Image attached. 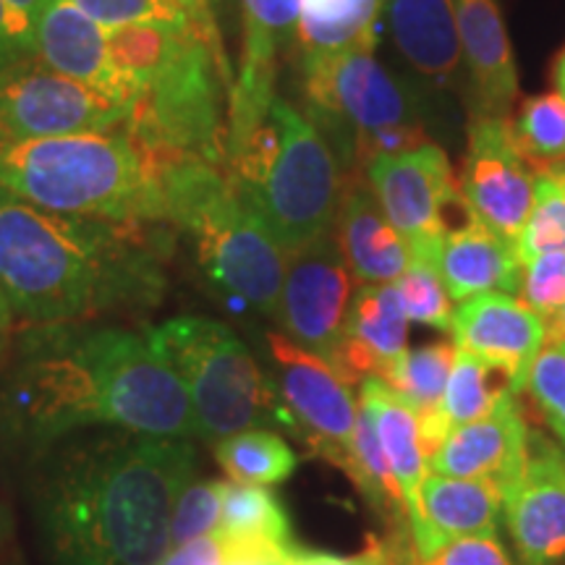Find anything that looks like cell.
<instances>
[{"label": "cell", "instance_id": "6da1fadb", "mask_svg": "<svg viewBox=\"0 0 565 565\" xmlns=\"http://www.w3.org/2000/svg\"><path fill=\"white\" fill-rule=\"evenodd\" d=\"M38 521L58 565H160L173 505L196 469L181 437L105 429L40 450Z\"/></svg>", "mask_w": 565, "mask_h": 565}, {"label": "cell", "instance_id": "7a4b0ae2", "mask_svg": "<svg viewBox=\"0 0 565 565\" xmlns=\"http://www.w3.org/2000/svg\"><path fill=\"white\" fill-rule=\"evenodd\" d=\"M0 422L13 440L40 450L89 427L196 435L179 372L147 335L118 328L34 333L0 395Z\"/></svg>", "mask_w": 565, "mask_h": 565}, {"label": "cell", "instance_id": "3957f363", "mask_svg": "<svg viewBox=\"0 0 565 565\" xmlns=\"http://www.w3.org/2000/svg\"><path fill=\"white\" fill-rule=\"evenodd\" d=\"M145 223L61 215L0 186V288L34 322H68L152 303L162 286Z\"/></svg>", "mask_w": 565, "mask_h": 565}, {"label": "cell", "instance_id": "277c9868", "mask_svg": "<svg viewBox=\"0 0 565 565\" xmlns=\"http://www.w3.org/2000/svg\"><path fill=\"white\" fill-rule=\"evenodd\" d=\"M0 186L61 215L116 223L168 221L158 162L126 126L6 147L0 150Z\"/></svg>", "mask_w": 565, "mask_h": 565}, {"label": "cell", "instance_id": "5b68a950", "mask_svg": "<svg viewBox=\"0 0 565 565\" xmlns=\"http://www.w3.org/2000/svg\"><path fill=\"white\" fill-rule=\"evenodd\" d=\"M225 173L286 254L333 233L341 162L322 131L280 97Z\"/></svg>", "mask_w": 565, "mask_h": 565}, {"label": "cell", "instance_id": "8992f818", "mask_svg": "<svg viewBox=\"0 0 565 565\" xmlns=\"http://www.w3.org/2000/svg\"><path fill=\"white\" fill-rule=\"evenodd\" d=\"M160 173L168 221L194 238L204 275L242 307L275 317L288 254L236 194L225 168L175 160Z\"/></svg>", "mask_w": 565, "mask_h": 565}, {"label": "cell", "instance_id": "52a82bcc", "mask_svg": "<svg viewBox=\"0 0 565 565\" xmlns=\"http://www.w3.org/2000/svg\"><path fill=\"white\" fill-rule=\"evenodd\" d=\"M223 89H231L215 21L204 19L173 34L150 71L131 82L126 131L160 166L204 160L225 168Z\"/></svg>", "mask_w": 565, "mask_h": 565}, {"label": "cell", "instance_id": "ba28073f", "mask_svg": "<svg viewBox=\"0 0 565 565\" xmlns=\"http://www.w3.org/2000/svg\"><path fill=\"white\" fill-rule=\"evenodd\" d=\"M301 68L309 121L335 141L345 171L429 141L412 92L370 51L303 58Z\"/></svg>", "mask_w": 565, "mask_h": 565}, {"label": "cell", "instance_id": "9c48e42d", "mask_svg": "<svg viewBox=\"0 0 565 565\" xmlns=\"http://www.w3.org/2000/svg\"><path fill=\"white\" fill-rule=\"evenodd\" d=\"M147 341L186 385L196 437L217 443L273 422L288 427L273 380L223 322L175 317L147 330Z\"/></svg>", "mask_w": 565, "mask_h": 565}, {"label": "cell", "instance_id": "30bf717a", "mask_svg": "<svg viewBox=\"0 0 565 565\" xmlns=\"http://www.w3.org/2000/svg\"><path fill=\"white\" fill-rule=\"evenodd\" d=\"M364 171L372 194L406 242L412 259L437 265L445 236L477 221L448 154L433 141L408 152L377 154Z\"/></svg>", "mask_w": 565, "mask_h": 565}, {"label": "cell", "instance_id": "8fae6325", "mask_svg": "<svg viewBox=\"0 0 565 565\" xmlns=\"http://www.w3.org/2000/svg\"><path fill=\"white\" fill-rule=\"evenodd\" d=\"M126 126V108L34 58L0 74V150L26 141L113 131Z\"/></svg>", "mask_w": 565, "mask_h": 565}, {"label": "cell", "instance_id": "7c38bea8", "mask_svg": "<svg viewBox=\"0 0 565 565\" xmlns=\"http://www.w3.org/2000/svg\"><path fill=\"white\" fill-rule=\"evenodd\" d=\"M275 364V391L294 429L317 456L345 469L359 406L351 387L317 353L301 349L288 335H267Z\"/></svg>", "mask_w": 565, "mask_h": 565}, {"label": "cell", "instance_id": "4fadbf2b", "mask_svg": "<svg viewBox=\"0 0 565 565\" xmlns=\"http://www.w3.org/2000/svg\"><path fill=\"white\" fill-rule=\"evenodd\" d=\"M351 270L335 236L317 238L288 254L275 320L301 349L333 362L351 303Z\"/></svg>", "mask_w": 565, "mask_h": 565}, {"label": "cell", "instance_id": "5bb4252c", "mask_svg": "<svg viewBox=\"0 0 565 565\" xmlns=\"http://www.w3.org/2000/svg\"><path fill=\"white\" fill-rule=\"evenodd\" d=\"M461 192L477 221L515 252L534 207V171L515 150L508 118L475 116Z\"/></svg>", "mask_w": 565, "mask_h": 565}, {"label": "cell", "instance_id": "9a60e30c", "mask_svg": "<svg viewBox=\"0 0 565 565\" xmlns=\"http://www.w3.org/2000/svg\"><path fill=\"white\" fill-rule=\"evenodd\" d=\"M242 13L244 45L238 74L228 89L225 166L244 150L273 108L278 55L296 38L301 0H242Z\"/></svg>", "mask_w": 565, "mask_h": 565}, {"label": "cell", "instance_id": "2e32d148", "mask_svg": "<svg viewBox=\"0 0 565 565\" xmlns=\"http://www.w3.org/2000/svg\"><path fill=\"white\" fill-rule=\"evenodd\" d=\"M503 511L521 565L565 561V454L561 445L529 429L524 466L503 494Z\"/></svg>", "mask_w": 565, "mask_h": 565}, {"label": "cell", "instance_id": "e0dca14e", "mask_svg": "<svg viewBox=\"0 0 565 565\" xmlns=\"http://www.w3.org/2000/svg\"><path fill=\"white\" fill-rule=\"evenodd\" d=\"M450 341L458 351L500 366L511 377L513 391L521 393L536 353L545 345V324L515 296L484 294L454 309Z\"/></svg>", "mask_w": 565, "mask_h": 565}, {"label": "cell", "instance_id": "ac0fdd59", "mask_svg": "<svg viewBox=\"0 0 565 565\" xmlns=\"http://www.w3.org/2000/svg\"><path fill=\"white\" fill-rule=\"evenodd\" d=\"M32 26L34 53L47 68L87 84L126 108L129 92L110 58L105 26L87 17L74 0H40Z\"/></svg>", "mask_w": 565, "mask_h": 565}, {"label": "cell", "instance_id": "d6986e66", "mask_svg": "<svg viewBox=\"0 0 565 565\" xmlns=\"http://www.w3.org/2000/svg\"><path fill=\"white\" fill-rule=\"evenodd\" d=\"M529 427L515 393H508L482 419L454 427L427 461L429 475L492 479L503 494L524 466Z\"/></svg>", "mask_w": 565, "mask_h": 565}, {"label": "cell", "instance_id": "ffe728a7", "mask_svg": "<svg viewBox=\"0 0 565 565\" xmlns=\"http://www.w3.org/2000/svg\"><path fill=\"white\" fill-rule=\"evenodd\" d=\"M500 508L503 487L492 479L427 475L419 490V503L408 513L416 557L435 555L458 536L498 534Z\"/></svg>", "mask_w": 565, "mask_h": 565}, {"label": "cell", "instance_id": "44dd1931", "mask_svg": "<svg viewBox=\"0 0 565 565\" xmlns=\"http://www.w3.org/2000/svg\"><path fill=\"white\" fill-rule=\"evenodd\" d=\"M408 349V317L395 282L362 286L351 296L343 335L330 366L353 387L380 377Z\"/></svg>", "mask_w": 565, "mask_h": 565}, {"label": "cell", "instance_id": "7402d4cb", "mask_svg": "<svg viewBox=\"0 0 565 565\" xmlns=\"http://www.w3.org/2000/svg\"><path fill=\"white\" fill-rule=\"evenodd\" d=\"M475 116L508 118L519 97L513 47L498 0H454Z\"/></svg>", "mask_w": 565, "mask_h": 565}, {"label": "cell", "instance_id": "603a6c76", "mask_svg": "<svg viewBox=\"0 0 565 565\" xmlns=\"http://www.w3.org/2000/svg\"><path fill=\"white\" fill-rule=\"evenodd\" d=\"M335 242L353 278L362 286L395 282L412 263V252L364 183H349L338 204Z\"/></svg>", "mask_w": 565, "mask_h": 565}, {"label": "cell", "instance_id": "cb8c5ba5", "mask_svg": "<svg viewBox=\"0 0 565 565\" xmlns=\"http://www.w3.org/2000/svg\"><path fill=\"white\" fill-rule=\"evenodd\" d=\"M387 19L408 66L435 89H454L463 61L454 0H387Z\"/></svg>", "mask_w": 565, "mask_h": 565}, {"label": "cell", "instance_id": "d4e9b609", "mask_svg": "<svg viewBox=\"0 0 565 565\" xmlns=\"http://www.w3.org/2000/svg\"><path fill=\"white\" fill-rule=\"evenodd\" d=\"M437 270L450 301L463 303L484 294H519L524 265L513 246L475 221L445 236L437 254Z\"/></svg>", "mask_w": 565, "mask_h": 565}, {"label": "cell", "instance_id": "484cf974", "mask_svg": "<svg viewBox=\"0 0 565 565\" xmlns=\"http://www.w3.org/2000/svg\"><path fill=\"white\" fill-rule=\"evenodd\" d=\"M456 351L454 341H435L424 343L419 349H406L377 377L419 419L427 461L448 435V427L440 416V404L445 387H448L450 370H454Z\"/></svg>", "mask_w": 565, "mask_h": 565}, {"label": "cell", "instance_id": "4316f807", "mask_svg": "<svg viewBox=\"0 0 565 565\" xmlns=\"http://www.w3.org/2000/svg\"><path fill=\"white\" fill-rule=\"evenodd\" d=\"M359 406L372 416L374 433H377L380 445H383L395 482L404 490L408 515L416 508V503H419L422 482L429 475L419 433V419L377 377L364 380L359 385Z\"/></svg>", "mask_w": 565, "mask_h": 565}, {"label": "cell", "instance_id": "83f0119b", "mask_svg": "<svg viewBox=\"0 0 565 565\" xmlns=\"http://www.w3.org/2000/svg\"><path fill=\"white\" fill-rule=\"evenodd\" d=\"M385 6L387 0H301L296 40L303 58L345 51L374 53Z\"/></svg>", "mask_w": 565, "mask_h": 565}, {"label": "cell", "instance_id": "f1b7e54d", "mask_svg": "<svg viewBox=\"0 0 565 565\" xmlns=\"http://www.w3.org/2000/svg\"><path fill=\"white\" fill-rule=\"evenodd\" d=\"M343 471L353 479V484L364 494L366 503L383 515V519H387V524L395 532L398 529H408L404 490L395 482L383 445H380V437L374 433L372 416L362 406H359L356 427H353L351 437V456Z\"/></svg>", "mask_w": 565, "mask_h": 565}, {"label": "cell", "instance_id": "f546056e", "mask_svg": "<svg viewBox=\"0 0 565 565\" xmlns=\"http://www.w3.org/2000/svg\"><path fill=\"white\" fill-rule=\"evenodd\" d=\"M215 461L236 484L273 487L299 469V456L273 429H246L215 443Z\"/></svg>", "mask_w": 565, "mask_h": 565}, {"label": "cell", "instance_id": "4dcf8cb0", "mask_svg": "<svg viewBox=\"0 0 565 565\" xmlns=\"http://www.w3.org/2000/svg\"><path fill=\"white\" fill-rule=\"evenodd\" d=\"M508 393H515L513 383L500 366L487 364L466 351H456L454 370H450L440 404V416L448 433L461 424L482 419Z\"/></svg>", "mask_w": 565, "mask_h": 565}, {"label": "cell", "instance_id": "1f68e13d", "mask_svg": "<svg viewBox=\"0 0 565 565\" xmlns=\"http://www.w3.org/2000/svg\"><path fill=\"white\" fill-rule=\"evenodd\" d=\"M508 124L515 150L534 173L565 166V100L557 92L526 97Z\"/></svg>", "mask_w": 565, "mask_h": 565}, {"label": "cell", "instance_id": "d6a6232c", "mask_svg": "<svg viewBox=\"0 0 565 565\" xmlns=\"http://www.w3.org/2000/svg\"><path fill=\"white\" fill-rule=\"evenodd\" d=\"M217 534L233 540L291 542V521L286 508L265 487L223 482L221 529Z\"/></svg>", "mask_w": 565, "mask_h": 565}, {"label": "cell", "instance_id": "836d02e7", "mask_svg": "<svg viewBox=\"0 0 565 565\" xmlns=\"http://www.w3.org/2000/svg\"><path fill=\"white\" fill-rule=\"evenodd\" d=\"M545 252H565V166L534 173V207L515 244L521 265Z\"/></svg>", "mask_w": 565, "mask_h": 565}, {"label": "cell", "instance_id": "e575fe53", "mask_svg": "<svg viewBox=\"0 0 565 565\" xmlns=\"http://www.w3.org/2000/svg\"><path fill=\"white\" fill-rule=\"evenodd\" d=\"M401 303H404L408 322L424 324V328L450 330L454 322V303L445 291L440 270L427 259H412L406 273L395 280Z\"/></svg>", "mask_w": 565, "mask_h": 565}, {"label": "cell", "instance_id": "d590c367", "mask_svg": "<svg viewBox=\"0 0 565 565\" xmlns=\"http://www.w3.org/2000/svg\"><path fill=\"white\" fill-rule=\"evenodd\" d=\"M79 9L110 30L126 24H154V26H189L192 21L212 17H196L183 6V0H74Z\"/></svg>", "mask_w": 565, "mask_h": 565}, {"label": "cell", "instance_id": "8d00e7d4", "mask_svg": "<svg viewBox=\"0 0 565 565\" xmlns=\"http://www.w3.org/2000/svg\"><path fill=\"white\" fill-rule=\"evenodd\" d=\"M221 508L223 482L217 479H202L183 487L173 505L171 550L215 534L221 529Z\"/></svg>", "mask_w": 565, "mask_h": 565}, {"label": "cell", "instance_id": "74e56055", "mask_svg": "<svg viewBox=\"0 0 565 565\" xmlns=\"http://www.w3.org/2000/svg\"><path fill=\"white\" fill-rule=\"evenodd\" d=\"M526 391L557 440L565 445V343L545 345L536 353L526 377Z\"/></svg>", "mask_w": 565, "mask_h": 565}, {"label": "cell", "instance_id": "f35d334b", "mask_svg": "<svg viewBox=\"0 0 565 565\" xmlns=\"http://www.w3.org/2000/svg\"><path fill=\"white\" fill-rule=\"evenodd\" d=\"M521 301L540 320H547L565 303V252H545L524 263L521 270Z\"/></svg>", "mask_w": 565, "mask_h": 565}, {"label": "cell", "instance_id": "ab89813d", "mask_svg": "<svg viewBox=\"0 0 565 565\" xmlns=\"http://www.w3.org/2000/svg\"><path fill=\"white\" fill-rule=\"evenodd\" d=\"M416 565H515L498 534H471L450 540L435 555L416 557Z\"/></svg>", "mask_w": 565, "mask_h": 565}, {"label": "cell", "instance_id": "60d3db41", "mask_svg": "<svg viewBox=\"0 0 565 565\" xmlns=\"http://www.w3.org/2000/svg\"><path fill=\"white\" fill-rule=\"evenodd\" d=\"M34 26L9 0H0V74L13 63L34 58Z\"/></svg>", "mask_w": 565, "mask_h": 565}, {"label": "cell", "instance_id": "b9f144b4", "mask_svg": "<svg viewBox=\"0 0 565 565\" xmlns=\"http://www.w3.org/2000/svg\"><path fill=\"white\" fill-rule=\"evenodd\" d=\"M221 536L223 561L221 565H291L294 545L291 542H273V540H233Z\"/></svg>", "mask_w": 565, "mask_h": 565}, {"label": "cell", "instance_id": "7bdbcfd3", "mask_svg": "<svg viewBox=\"0 0 565 565\" xmlns=\"http://www.w3.org/2000/svg\"><path fill=\"white\" fill-rule=\"evenodd\" d=\"M223 561V545L217 532L204 540L189 542V545L173 547L171 553L162 557L160 565H221Z\"/></svg>", "mask_w": 565, "mask_h": 565}, {"label": "cell", "instance_id": "ee69618b", "mask_svg": "<svg viewBox=\"0 0 565 565\" xmlns=\"http://www.w3.org/2000/svg\"><path fill=\"white\" fill-rule=\"evenodd\" d=\"M291 565H370L364 557H338V555H324V553H307V550H294V563Z\"/></svg>", "mask_w": 565, "mask_h": 565}, {"label": "cell", "instance_id": "f6af8a7d", "mask_svg": "<svg viewBox=\"0 0 565 565\" xmlns=\"http://www.w3.org/2000/svg\"><path fill=\"white\" fill-rule=\"evenodd\" d=\"M542 324H545V345L565 343V303L555 315H550L547 320H542Z\"/></svg>", "mask_w": 565, "mask_h": 565}, {"label": "cell", "instance_id": "bcb514c9", "mask_svg": "<svg viewBox=\"0 0 565 565\" xmlns=\"http://www.w3.org/2000/svg\"><path fill=\"white\" fill-rule=\"evenodd\" d=\"M11 320H13V309L9 296H6L3 288H0V353H3L6 343H9L11 335Z\"/></svg>", "mask_w": 565, "mask_h": 565}, {"label": "cell", "instance_id": "7dc6e473", "mask_svg": "<svg viewBox=\"0 0 565 565\" xmlns=\"http://www.w3.org/2000/svg\"><path fill=\"white\" fill-rule=\"evenodd\" d=\"M553 82H555V89H557V95L563 97L565 100V51L557 55V61H555V68H553Z\"/></svg>", "mask_w": 565, "mask_h": 565}, {"label": "cell", "instance_id": "c3c4849f", "mask_svg": "<svg viewBox=\"0 0 565 565\" xmlns=\"http://www.w3.org/2000/svg\"><path fill=\"white\" fill-rule=\"evenodd\" d=\"M189 11L196 13V17H212L210 13V0H183Z\"/></svg>", "mask_w": 565, "mask_h": 565}]
</instances>
